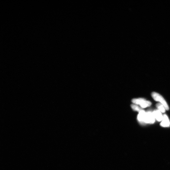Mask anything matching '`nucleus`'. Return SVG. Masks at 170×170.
<instances>
[{"mask_svg":"<svg viewBox=\"0 0 170 170\" xmlns=\"http://www.w3.org/2000/svg\"><path fill=\"white\" fill-rule=\"evenodd\" d=\"M155 122V118L153 112L150 111L146 112L144 119L145 124H153Z\"/></svg>","mask_w":170,"mask_h":170,"instance_id":"obj_3","label":"nucleus"},{"mask_svg":"<svg viewBox=\"0 0 170 170\" xmlns=\"http://www.w3.org/2000/svg\"><path fill=\"white\" fill-rule=\"evenodd\" d=\"M160 125L164 127H167L170 126V120L167 115L165 114L163 115V118L162 121L160 124Z\"/></svg>","mask_w":170,"mask_h":170,"instance_id":"obj_4","label":"nucleus"},{"mask_svg":"<svg viewBox=\"0 0 170 170\" xmlns=\"http://www.w3.org/2000/svg\"><path fill=\"white\" fill-rule=\"evenodd\" d=\"M146 112L143 110L139 112L138 115L137 116V119L140 123L141 124H144V119Z\"/></svg>","mask_w":170,"mask_h":170,"instance_id":"obj_6","label":"nucleus"},{"mask_svg":"<svg viewBox=\"0 0 170 170\" xmlns=\"http://www.w3.org/2000/svg\"><path fill=\"white\" fill-rule=\"evenodd\" d=\"M151 96L154 100L159 101L160 104L163 105L166 110H169V108L167 103L161 95L155 92H153L151 93Z\"/></svg>","mask_w":170,"mask_h":170,"instance_id":"obj_2","label":"nucleus"},{"mask_svg":"<svg viewBox=\"0 0 170 170\" xmlns=\"http://www.w3.org/2000/svg\"><path fill=\"white\" fill-rule=\"evenodd\" d=\"M156 107L158 108V110L162 113H165V108L162 104L160 103L157 104L156 105Z\"/></svg>","mask_w":170,"mask_h":170,"instance_id":"obj_7","label":"nucleus"},{"mask_svg":"<svg viewBox=\"0 0 170 170\" xmlns=\"http://www.w3.org/2000/svg\"><path fill=\"white\" fill-rule=\"evenodd\" d=\"M153 113L155 119L158 121L160 122L162 121L163 116H162L161 112L160 111L158 110H156L154 111Z\"/></svg>","mask_w":170,"mask_h":170,"instance_id":"obj_5","label":"nucleus"},{"mask_svg":"<svg viewBox=\"0 0 170 170\" xmlns=\"http://www.w3.org/2000/svg\"><path fill=\"white\" fill-rule=\"evenodd\" d=\"M132 102L136 105H140L142 108L150 107L151 105V103L150 101L143 98L133 99L132 100Z\"/></svg>","mask_w":170,"mask_h":170,"instance_id":"obj_1","label":"nucleus"},{"mask_svg":"<svg viewBox=\"0 0 170 170\" xmlns=\"http://www.w3.org/2000/svg\"><path fill=\"white\" fill-rule=\"evenodd\" d=\"M131 107L133 110L137 111L139 112L143 110L142 108L138 106L136 104H132L131 105Z\"/></svg>","mask_w":170,"mask_h":170,"instance_id":"obj_8","label":"nucleus"}]
</instances>
